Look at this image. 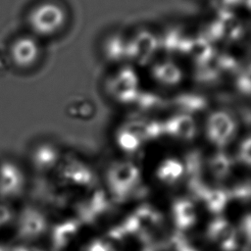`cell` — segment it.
<instances>
[{
	"instance_id": "obj_4",
	"label": "cell",
	"mask_w": 251,
	"mask_h": 251,
	"mask_svg": "<svg viewBox=\"0 0 251 251\" xmlns=\"http://www.w3.org/2000/svg\"><path fill=\"white\" fill-rule=\"evenodd\" d=\"M0 251H3V250H2V248H1V247H0Z\"/></svg>"
},
{
	"instance_id": "obj_2",
	"label": "cell",
	"mask_w": 251,
	"mask_h": 251,
	"mask_svg": "<svg viewBox=\"0 0 251 251\" xmlns=\"http://www.w3.org/2000/svg\"><path fill=\"white\" fill-rule=\"evenodd\" d=\"M43 228V222L41 218L33 212H27L24 215L21 221L20 231L23 236L31 237L40 233Z\"/></svg>"
},
{
	"instance_id": "obj_1",
	"label": "cell",
	"mask_w": 251,
	"mask_h": 251,
	"mask_svg": "<svg viewBox=\"0 0 251 251\" xmlns=\"http://www.w3.org/2000/svg\"><path fill=\"white\" fill-rule=\"evenodd\" d=\"M21 184V175L18 170L10 165L4 164L0 168V193L10 195L15 193Z\"/></svg>"
},
{
	"instance_id": "obj_3",
	"label": "cell",
	"mask_w": 251,
	"mask_h": 251,
	"mask_svg": "<svg viewBox=\"0 0 251 251\" xmlns=\"http://www.w3.org/2000/svg\"><path fill=\"white\" fill-rule=\"evenodd\" d=\"M12 217L11 211L8 207L4 205H0V226L7 224Z\"/></svg>"
}]
</instances>
